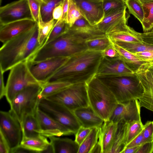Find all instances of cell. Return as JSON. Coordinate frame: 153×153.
Masks as SVG:
<instances>
[{
    "mask_svg": "<svg viewBox=\"0 0 153 153\" xmlns=\"http://www.w3.org/2000/svg\"><path fill=\"white\" fill-rule=\"evenodd\" d=\"M86 83L90 105L104 121L109 120L118 103L115 96L96 76Z\"/></svg>",
    "mask_w": 153,
    "mask_h": 153,
    "instance_id": "obj_4",
    "label": "cell"
},
{
    "mask_svg": "<svg viewBox=\"0 0 153 153\" xmlns=\"http://www.w3.org/2000/svg\"><path fill=\"white\" fill-rule=\"evenodd\" d=\"M135 73L144 89L143 96L138 99L140 106L153 112V64Z\"/></svg>",
    "mask_w": 153,
    "mask_h": 153,
    "instance_id": "obj_16",
    "label": "cell"
},
{
    "mask_svg": "<svg viewBox=\"0 0 153 153\" xmlns=\"http://www.w3.org/2000/svg\"><path fill=\"white\" fill-rule=\"evenodd\" d=\"M108 86L119 103H124L141 97L143 88L134 73L117 77H99Z\"/></svg>",
    "mask_w": 153,
    "mask_h": 153,
    "instance_id": "obj_5",
    "label": "cell"
},
{
    "mask_svg": "<svg viewBox=\"0 0 153 153\" xmlns=\"http://www.w3.org/2000/svg\"><path fill=\"white\" fill-rule=\"evenodd\" d=\"M38 108L75 134L81 126L73 111L46 98L39 100Z\"/></svg>",
    "mask_w": 153,
    "mask_h": 153,
    "instance_id": "obj_9",
    "label": "cell"
},
{
    "mask_svg": "<svg viewBox=\"0 0 153 153\" xmlns=\"http://www.w3.org/2000/svg\"><path fill=\"white\" fill-rule=\"evenodd\" d=\"M48 138L54 153H78L79 145L75 140L56 136Z\"/></svg>",
    "mask_w": 153,
    "mask_h": 153,
    "instance_id": "obj_23",
    "label": "cell"
},
{
    "mask_svg": "<svg viewBox=\"0 0 153 153\" xmlns=\"http://www.w3.org/2000/svg\"><path fill=\"white\" fill-rule=\"evenodd\" d=\"M128 123H117V128L110 153H122L127 145Z\"/></svg>",
    "mask_w": 153,
    "mask_h": 153,
    "instance_id": "obj_24",
    "label": "cell"
},
{
    "mask_svg": "<svg viewBox=\"0 0 153 153\" xmlns=\"http://www.w3.org/2000/svg\"><path fill=\"white\" fill-rule=\"evenodd\" d=\"M148 8L147 17L141 23L143 33L153 31V2L143 3Z\"/></svg>",
    "mask_w": 153,
    "mask_h": 153,
    "instance_id": "obj_39",
    "label": "cell"
},
{
    "mask_svg": "<svg viewBox=\"0 0 153 153\" xmlns=\"http://www.w3.org/2000/svg\"><path fill=\"white\" fill-rule=\"evenodd\" d=\"M134 73L120 57H102L96 76L99 77H117Z\"/></svg>",
    "mask_w": 153,
    "mask_h": 153,
    "instance_id": "obj_14",
    "label": "cell"
},
{
    "mask_svg": "<svg viewBox=\"0 0 153 153\" xmlns=\"http://www.w3.org/2000/svg\"><path fill=\"white\" fill-rule=\"evenodd\" d=\"M99 128L94 127L79 145L78 153H90L99 139Z\"/></svg>",
    "mask_w": 153,
    "mask_h": 153,
    "instance_id": "obj_30",
    "label": "cell"
},
{
    "mask_svg": "<svg viewBox=\"0 0 153 153\" xmlns=\"http://www.w3.org/2000/svg\"><path fill=\"white\" fill-rule=\"evenodd\" d=\"M140 146L126 148L122 153H136Z\"/></svg>",
    "mask_w": 153,
    "mask_h": 153,
    "instance_id": "obj_52",
    "label": "cell"
},
{
    "mask_svg": "<svg viewBox=\"0 0 153 153\" xmlns=\"http://www.w3.org/2000/svg\"><path fill=\"white\" fill-rule=\"evenodd\" d=\"M142 3H153V0H139Z\"/></svg>",
    "mask_w": 153,
    "mask_h": 153,
    "instance_id": "obj_54",
    "label": "cell"
},
{
    "mask_svg": "<svg viewBox=\"0 0 153 153\" xmlns=\"http://www.w3.org/2000/svg\"><path fill=\"white\" fill-rule=\"evenodd\" d=\"M50 144L47 137L40 135L31 138L23 137L20 145L33 153H43Z\"/></svg>",
    "mask_w": 153,
    "mask_h": 153,
    "instance_id": "obj_26",
    "label": "cell"
},
{
    "mask_svg": "<svg viewBox=\"0 0 153 153\" xmlns=\"http://www.w3.org/2000/svg\"><path fill=\"white\" fill-rule=\"evenodd\" d=\"M38 0L41 3H42V2L43 0Z\"/></svg>",
    "mask_w": 153,
    "mask_h": 153,
    "instance_id": "obj_56",
    "label": "cell"
},
{
    "mask_svg": "<svg viewBox=\"0 0 153 153\" xmlns=\"http://www.w3.org/2000/svg\"><path fill=\"white\" fill-rule=\"evenodd\" d=\"M117 126V123L104 121L99 127L98 142L101 153H110Z\"/></svg>",
    "mask_w": 153,
    "mask_h": 153,
    "instance_id": "obj_20",
    "label": "cell"
},
{
    "mask_svg": "<svg viewBox=\"0 0 153 153\" xmlns=\"http://www.w3.org/2000/svg\"><path fill=\"white\" fill-rule=\"evenodd\" d=\"M33 153L30 150L26 149L20 145L14 149L11 153Z\"/></svg>",
    "mask_w": 153,
    "mask_h": 153,
    "instance_id": "obj_51",
    "label": "cell"
},
{
    "mask_svg": "<svg viewBox=\"0 0 153 153\" xmlns=\"http://www.w3.org/2000/svg\"><path fill=\"white\" fill-rule=\"evenodd\" d=\"M144 143L153 140V121H148L144 125Z\"/></svg>",
    "mask_w": 153,
    "mask_h": 153,
    "instance_id": "obj_41",
    "label": "cell"
},
{
    "mask_svg": "<svg viewBox=\"0 0 153 153\" xmlns=\"http://www.w3.org/2000/svg\"><path fill=\"white\" fill-rule=\"evenodd\" d=\"M101 153V147L98 141L94 146L90 152V153Z\"/></svg>",
    "mask_w": 153,
    "mask_h": 153,
    "instance_id": "obj_53",
    "label": "cell"
},
{
    "mask_svg": "<svg viewBox=\"0 0 153 153\" xmlns=\"http://www.w3.org/2000/svg\"><path fill=\"white\" fill-rule=\"evenodd\" d=\"M70 57H57L40 61H27L29 70L34 78L42 85L59 69Z\"/></svg>",
    "mask_w": 153,
    "mask_h": 153,
    "instance_id": "obj_11",
    "label": "cell"
},
{
    "mask_svg": "<svg viewBox=\"0 0 153 153\" xmlns=\"http://www.w3.org/2000/svg\"><path fill=\"white\" fill-rule=\"evenodd\" d=\"M91 128L81 126L75 134L74 140L80 145L88 134Z\"/></svg>",
    "mask_w": 153,
    "mask_h": 153,
    "instance_id": "obj_42",
    "label": "cell"
},
{
    "mask_svg": "<svg viewBox=\"0 0 153 153\" xmlns=\"http://www.w3.org/2000/svg\"><path fill=\"white\" fill-rule=\"evenodd\" d=\"M144 125L141 120H134L128 123L127 145L137 137L143 130Z\"/></svg>",
    "mask_w": 153,
    "mask_h": 153,
    "instance_id": "obj_38",
    "label": "cell"
},
{
    "mask_svg": "<svg viewBox=\"0 0 153 153\" xmlns=\"http://www.w3.org/2000/svg\"><path fill=\"white\" fill-rule=\"evenodd\" d=\"M101 52L103 57L110 58L120 57L118 53L115 49L112 43Z\"/></svg>",
    "mask_w": 153,
    "mask_h": 153,
    "instance_id": "obj_43",
    "label": "cell"
},
{
    "mask_svg": "<svg viewBox=\"0 0 153 153\" xmlns=\"http://www.w3.org/2000/svg\"><path fill=\"white\" fill-rule=\"evenodd\" d=\"M21 124L23 137L31 138L42 135L41 129L35 114L26 116L22 120Z\"/></svg>",
    "mask_w": 153,
    "mask_h": 153,
    "instance_id": "obj_25",
    "label": "cell"
},
{
    "mask_svg": "<svg viewBox=\"0 0 153 153\" xmlns=\"http://www.w3.org/2000/svg\"><path fill=\"white\" fill-rule=\"evenodd\" d=\"M102 57L101 52L88 50L75 54L71 56L47 82L86 83L96 76Z\"/></svg>",
    "mask_w": 153,
    "mask_h": 153,
    "instance_id": "obj_1",
    "label": "cell"
},
{
    "mask_svg": "<svg viewBox=\"0 0 153 153\" xmlns=\"http://www.w3.org/2000/svg\"><path fill=\"white\" fill-rule=\"evenodd\" d=\"M37 23L31 30L3 43L0 49V68L4 72L31 59L43 45L38 41Z\"/></svg>",
    "mask_w": 153,
    "mask_h": 153,
    "instance_id": "obj_2",
    "label": "cell"
},
{
    "mask_svg": "<svg viewBox=\"0 0 153 153\" xmlns=\"http://www.w3.org/2000/svg\"><path fill=\"white\" fill-rule=\"evenodd\" d=\"M129 13L133 15L140 22H142L146 15L144 7L139 0H125Z\"/></svg>",
    "mask_w": 153,
    "mask_h": 153,
    "instance_id": "obj_34",
    "label": "cell"
},
{
    "mask_svg": "<svg viewBox=\"0 0 153 153\" xmlns=\"http://www.w3.org/2000/svg\"><path fill=\"white\" fill-rule=\"evenodd\" d=\"M36 24L33 19H27L0 25V40L4 43L31 30Z\"/></svg>",
    "mask_w": 153,
    "mask_h": 153,
    "instance_id": "obj_18",
    "label": "cell"
},
{
    "mask_svg": "<svg viewBox=\"0 0 153 153\" xmlns=\"http://www.w3.org/2000/svg\"><path fill=\"white\" fill-rule=\"evenodd\" d=\"M57 20L53 18L48 22L42 21L41 15L37 23L39 28L38 41L40 44L43 45Z\"/></svg>",
    "mask_w": 153,
    "mask_h": 153,
    "instance_id": "obj_31",
    "label": "cell"
},
{
    "mask_svg": "<svg viewBox=\"0 0 153 153\" xmlns=\"http://www.w3.org/2000/svg\"><path fill=\"white\" fill-rule=\"evenodd\" d=\"M153 152V140L145 142L142 144L136 153H152Z\"/></svg>",
    "mask_w": 153,
    "mask_h": 153,
    "instance_id": "obj_45",
    "label": "cell"
},
{
    "mask_svg": "<svg viewBox=\"0 0 153 153\" xmlns=\"http://www.w3.org/2000/svg\"><path fill=\"white\" fill-rule=\"evenodd\" d=\"M134 54L140 59L153 64V51L137 53Z\"/></svg>",
    "mask_w": 153,
    "mask_h": 153,
    "instance_id": "obj_44",
    "label": "cell"
},
{
    "mask_svg": "<svg viewBox=\"0 0 153 153\" xmlns=\"http://www.w3.org/2000/svg\"><path fill=\"white\" fill-rule=\"evenodd\" d=\"M27 19H33L28 0H19L0 7V25Z\"/></svg>",
    "mask_w": 153,
    "mask_h": 153,
    "instance_id": "obj_12",
    "label": "cell"
},
{
    "mask_svg": "<svg viewBox=\"0 0 153 153\" xmlns=\"http://www.w3.org/2000/svg\"><path fill=\"white\" fill-rule=\"evenodd\" d=\"M111 41L113 46L118 53L120 57L134 73L152 64L140 59L134 54Z\"/></svg>",
    "mask_w": 153,
    "mask_h": 153,
    "instance_id": "obj_22",
    "label": "cell"
},
{
    "mask_svg": "<svg viewBox=\"0 0 153 153\" xmlns=\"http://www.w3.org/2000/svg\"><path fill=\"white\" fill-rule=\"evenodd\" d=\"M64 0H43L41 4L40 13L44 22L49 21L53 19L52 13L54 9L63 2Z\"/></svg>",
    "mask_w": 153,
    "mask_h": 153,
    "instance_id": "obj_32",
    "label": "cell"
},
{
    "mask_svg": "<svg viewBox=\"0 0 153 153\" xmlns=\"http://www.w3.org/2000/svg\"><path fill=\"white\" fill-rule=\"evenodd\" d=\"M128 31H116L111 33L107 35L112 41H121L127 42L142 43L141 39L134 32V29L128 26Z\"/></svg>",
    "mask_w": 153,
    "mask_h": 153,
    "instance_id": "obj_28",
    "label": "cell"
},
{
    "mask_svg": "<svg viewBox=\"0 0 153 153\" xmlns=\"http://www.w3.org/2000/svg\"><path fill=\"white\" fill-rule=\"evenodd\" d=\"M0 70V99H1L4 96H5L6 86L4 85V81L3 74L4 73L1 69Z\"/></svg>",
    "mask_w": 153,
    "mask_h": 153,
    "instance_id": "obj_49",
    "label": "cell"
},
{
    "mask_svg": "<svg viewBox=\"0 0 153 153\" xmlns=\"http://www.w3.org/2000/svg\"><path fill=\"white\" fill-rule=\"evenodd\" d=\"M0 134L7 142L10 153L20 145L23 137L21 124L10 110L0 112Z\"/></svg>",
    "mask_w": 153,
    "mask_h": 153,
    "instance_id": "obj_10",
    "label": "cell"
},
{
    "mask_svg": "<svg viewBox=\"0 0 153 153\" xmlns=\"http://www.w3.org/2000/svg\"><path fill=\"white\" fill-rule=\"evenodd\" d=\"M69 0H64L62 3L63 15L61 19L67 22V16Z\"/></svg>",
    "mask_w": 153,
    "mask_h": 153,
    "instance_id": "obj_50",
    "label": "cell"
},
{
    "mask_svg": "<svg viewBox=\"0 0 153 153\" xmlns=\"http://www.w3.org/2000/svg\"><path fill=\"white\" fill-rule=\"evenodd\" d=\"M73 84L66 81H56L46 82L42 85L39 95V100L55 94Z\"/></svg>",
    "mask_w": 153,
    "mask_h": 153,
    "instance_id": "obj_27",
    "label": "cell"
},
{
    "mask_svg": "<svg viewBox=\"0 0 153 153\" xmlns=\"http://www.w3.org/2000/svg\"><path fill=\"white\" fill-rule=\"evenodd\" d=\"M42 85H30L18 93L10 104V110L21 123L27 115L35 114L39 101Z\"/></svg>",
    "mask_w": 153,
    "mask_h": 153,
    "instance_id": "obj_6",
    "label": "cell"
},
{
    "mask_svg": "<svg viewBox=\"0 0 153 153\" xmlns=\"http://www.w3.org/2000/svg\"><path fill=\"white\" fill-rule=\"evenodd\" d=\"M107 35H105L88 38L85 41L87 49L101 52L111 44Z\"/></svg>",
    "mask_w": 153,
    "mask_h": 153,
    "instance_id": "obj_29",
    "label": "cell"
},
{
    "mask_svg": "<svg viewBox=\"0 0 153 153\" xmlns=\"http://www.w3.org/2000/svg\"><path fill=\"white\" fill-rule=\"evenodd\" d=\"M140 106L137 99L117 104L109 120L114 123L123 122L129 123L141 120Z\"/></svg>",
    "mask_w": 153,
    "mask_h": 153,
    "instance_id": "obj_15",
    "label": "cell"
},
{
    "mask_svg": "<svg viewBox=\"0 0 153 153\" xmlns=\"http://www.w3.org/2000/svg\"><path fill=\"white\" fill-rule=\"evenodd\" d=\"M92 37L70 28L66 33L44 44L29 60L37 62L55 57H70L87 50L85 41Z\"/></svg>",
    "mask_w": 153,
    "mask_h": 153,
    "instance_id": "obj_3",
    "label": "cell"
},
{
    "mask_svg": "<svg viewBox=\"0 0 153 153\" xmlns=\"http://www.w3.org/2000/svg\"><path fill=\"white\" fill-rule=\"evenodd\" d=\"M102 3L105 16L114 12L126 10L127 8L125 0H104Z\"/></svg>",
    "mask_w": 153,
    "mask_h": 153,
    "instance_id": "obj_35",
    "label": "cell"
},
{
    "mask_svg": "<svg viewBox=\"0 0 153 153\" xmlns=\"http://www.w3.org/2000/svg\"><path fill=\"white\" fill-rule=\"evenodd\" d=\"M112 42L134 54L153 51V44L143 42L142 43H130L119 41Z\"/></svg>",
    "mask_w": 153,
    "mask_h": 153,
    "instance_id": "obj_33",
    "label": "cell"
},
{
    "mask_svg": "<svg viewBox=\"0 0 153 153\" xmlns=\"http://www.w3.org/2000/svg\"><path fill=\"white\" fill-rule=\"evenodd\" d=\"M70 28V27L66 21L61 19L57 21L48 37L45 44L66 33Z\"/></svg>",
    "mask_w": 153,
    "mask_h": 153,
    "instance_id": "obj_36",
    "label": "cell"
},
{
    "mask_svg": "<svg viewBox=\"0 0 153 153\" xmlns=\"http://www.w3.org/2000/svg\"><path fill=\"white\" fill-rule=\"evenodd\" d=\"M6 85L5 97L9 104L16 95L21 90L30 85H42L33 76L26 62L20 63L10 70Z\"/></svg>",
    "mask_w": 153,
    "mask_h": 153,
    "instance_id": "obj_7",
    "label": "cell"
},
{
    "mask_svg": "<svg viewBox=\"0 0 153 153\" xmlns=\"http://www.w3.org/2000/svg\"><path fill=\"white\" fill-rule=\"evenodd\" d=\"M45 98L62 104L73 111L90 105L85 83L73 84Z\"/></svg>",
    "mask_w": 153,
    "mask_h": 153,
    "instance_id": "obj_8",
    "label": "cell"
},
{
    "mask_svg": "<svg viewBox=\"0 0 153 153\" xmlns=\"http://www.w3.org/2000/svg\"><path fill=\"white\" fill-rule=\"evenodd\" d=\"M10 149L6 140L0 134V153H10Z\"/></svg>",
    "mask_w": 153,
    "mask_h": 153,
    "instance_id": "obj_47",
    "label": "cell"
},
{
    "mask_svg": "<svg viewBox=\"0 0 153 153\" xmlns=\"http://www.w3.org/2000/svg\"><path fill=\"white\" fill-rule=\"evenodd\" d=\"M35 115L41 129V135L47 138L73 134L65 126L48 115L38 108Z\"/></svg>",
    "mask_w": 153,
    "mask_h": 153,
    "instance_id": "obj_17",
    "label": "cell"
},
{
    "mask_svg": "<svg viewBox=\"0 0 153 153\" xmlns=\"http://www.w3.org/2000/svg\"><path fill=\"white\" fill-rule=\"evenodd\" d=\"M129 17L126 10L114 12L105 16L96 26L100 31L106 35L116 31H128L127 23Z\"/></svg>",
    "mask_w": 153,
    "mask_h": 153,
    "instance_id": "obj_13",
    "label": "cell"
},
{
    "mask_svg": "<svg viewBox=\"0 0 153 153\" xmlns=\"http://www.w3.org/2000/svg\"><path fill=\"white\" fill-rule=\"evenodd\" d=\"M30 12L33 19L37 23L40 16L41 3L37 0H28Z\"/></svg>",
    "mask_w": 153,
    "mask_h": 153,
    "instance_id": "obj_40",
    "label": "cell"
},
{
    "mask_svg": "<svg viewBox=\"0 0 153 153\" xmlns=\"http://www.w3.org/2000/svg\"><path fill=\"white\" fill-rule=\"evenodd\" d=\"M73 112L81 126L85 128H99L104 122L90 105L76 109Z\"/></svg>",
    "mask_w": 153,
    "mask_h": 153,
    "instance_id": "obj_21",
    "label": "cell"
},
{
    "mask_svg": "<svg viewBox=\"0 0 153 153\" xmlns=\"http://www.w3.org/2000/svg\"><path fill=\"white\" fill-rule=\"evenodd\" d=\"M90 1H94V2H100L104 0H88Z\"/></svg>",
    "mask_w": 153,
    "mask_h": 153,
    "instance_id": "obj_55",
    "label": "cell"
},
{
    "mask_svg": "<svg viewBox=\"0 0 153 153\" xmlns=\"http://www.w3.org/2000/svg\"><path fill=\"white\" fill-rule=\"evenodd\" d=\"M143 143V130L137 137L126 145V148H129L140 146Z\"/></svg>",
    "mask_w": 153,
    "mask_h": 153,
    "instance_id": "obj_46",
    "label": "cell"
},
{
    "mask_svg": "<svg viewBox=\"0 0 153 153\" xmlns=\"http://www.w3.org/2000/svg\"><path fill=\"white\" fill-rule=\"evenodd\" d=\"M82 16L92 26L101 22L105 16L102 1L94 2L88 0H74Z\"/></svg>",
    "mask_w": 153,
    "mask_h": 153,
    "instance_id": "obj_19",
    "label": "cell"
},
{
    "mask_svg": "<svg viewBox=\"0 0 153 153\" xmlns=\"http://www.w3.org/2000/svg\"><path fill=\"white\" fill-rule=\"evenodd\" d=\"M2 0H0V4H1V2H2Z\"/></svg>",
    "mask_w": 153,
    "mask_h": 153,
    "instance_id": "obj_57",
    "label": "cell"
},
{
    "mask_svg": "<svg viewBox=\"0 0 153 153\" xmlns=\"http://www.w3.org/2000/svg\"><path fill=\"white\" fill-rule=\"evenodd\" d=\"M83 17L74 0H69L67 22L70 27L78 19Z\"/></svg>",
    "mask_w": 153,
    "mask_h": 153,
    "instance_id": "obj_37",
    "label": "cell"
},
{
    "mask_svg": "<svg viewBox=\"0 0 153 153\" xmlns=\"http://www.w3.org/2000/svg\"><path fill=\"white\" fill-rule=\"evenodd\" d=\"M62 3L56 7L54 9L53 11L52 16L53 18L57 21L60 20L62 16L63 9Z\"/></svg>",
    "mask_w": 153,
    "mask_h": 153,
    "instance_id": "obj_48",
    "label": "cell"
}]
</instances>
